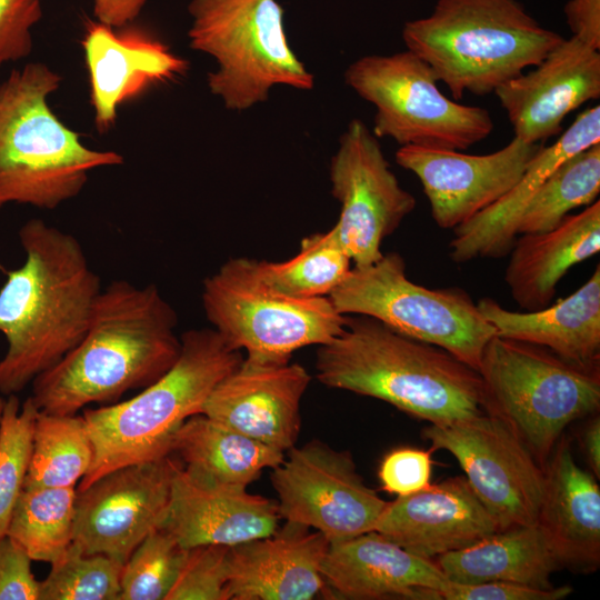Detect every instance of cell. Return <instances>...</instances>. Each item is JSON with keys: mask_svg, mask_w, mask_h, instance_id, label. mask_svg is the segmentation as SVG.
I'll return each mask as SVG.
<instances>
[{"mask_svg": "<svg viewBox=\"0 0 600 600\" xmlns=\"http://www.w3.org/2000/svg\"><path fill=\"white\" fill-rule=\"evenodd\" d=\"M331 193L341 211L333 226L353 267L382 256L383 240L416 208V198L390 169L378 138L360 119H352L330 162Z\"/></svg>", "mask_w": 600, "mask_h": 600, "instance_id": "5bb4252c", "label": "cell"}, {"mask_svg": "<svg viewBox=\"0 0 600 600\" xmlns=\"http://www.w3.org/2000/svg\"><path fill=\"white\" fill-rule=\"evenodd\" d=\"M94 123L111 128L118 108L152 86L177 79L188 62L146 30L90 22L82 40Z\"/></svg>", "mask_w": 600, "mask_h": 600, "instance_id": "d6986e66", "label": "cell"}, {"mask_svg": "<svg viewBox=\"0 0 600 600\" xmlns=\"http://www.w3.org/2000/svg\"><path fill=\"white\" fill-rule=\"evenodd\" d=\"M497 336L544 347L583 367L600 366V266L572 294L534 311H511L492 298L477 303Z\"/></svg>", "mask_w": 600, "mask_h": 600, "instance_id": "484cf974", "label": "cell"}, {"mask_svg": "<svg viewBox=\"0 0 600 600\" xmlns=\"http://www.w3.org/2000/svg\"><path fill=\"white\" fill-rule=\"evenodd\" d=\"M351 258L332 227L301 240L299 252L281 262L259 261L267 282L294 298L329 297L350 271Z\"/></svg>", "mask_w": 600, "mask_h": 600, "instance_id": "d6a6232c", "label": "cell"}, {"mask_svg": "<svg viewBox=\"0 0 600 600\" xmlns=\"http://www.w3.org/2000/svg\"><path fill=\"white\" fill-rule=\"evenodd\" d=\"M187 549L163 528L149 533L124 562L119 600H166Z\"/></svg>", "mask_w": 600, "mask_h": 600, "instance_id": "d590c367", "label": "cell"}, {"mask_svg": "<svg viewBox=\"0 0 600 600\" xmlns=\"http://www.w3.org/2000/svg\"><path fill=\"white\" fill-rule=\"evenodd\" d=\"M280 519L347 540L373 531L388 502L368 487L348 451L312 440L293 446L272 469Z\"/></svg>", "mask_w": 600, "mask_h": 600, "instance_id": "4fadbf2b", "label": "cell"}, {"mask_svg": "<svg viewBox=\"0 0 600 600\" xmlns=\"http://www.w3.org/2000/svg\"><path fill=\"white\" fill-rule=\"evenodd\" d=\"M316 376L329 388L386 401L431 424L484 412L477 370L368 316H347L343 330L319 346Z\"/></svg>", "mask_w": 600, "mask_h": 600, "instance_id": "3957f363", "label": "cell"}, {"mask_svg": "<svg viewBox=\"0 0 600 600\" xmlns=\"http://www.w3.org/2000/svg\"><path fill=\"white\" fill-rule=\"evenodd\" d=\"M483 409L501 419L542 468L567 426L600 407V366L537 344L492 337L478 368Z\"/></svg>", "mask_w": 600, "mask_h": 600, "instance_id": "52a82bcc", "label": "cell"}, {"mask_svg": "<svg viewBox=\"0 0 600 600\" xmlns=\"http://www.w3.org/2000/svg\"><path fill=\"white\" fill-rule=\"evenodd\" d=\"M92 460L93 446L82 416L39 410L23 487L77 488Z\"/></svg>", "mask_w": 600, "mask_h": 600, "instance_id": "f546056e", "label": "cell"}, {"mask_svg": "<svg viewBox=\"0 0 600 600\" xmlns=\"http://www.w3.org/2000/svg\"><path fill=\"white\" fill-rule=\"evenodd\" d=\"M328 539L286 522L272 534L230 547L228 600H311L327 594L321 564Z\"/></svg>", "mask_w": 600, "mask_h": 600, "instance_id": "603a6c76", "label": "cell"}, {"mask_svg": "<svg viewBox=\"0 0 600 600\" xmlns=\"http://www.w3.org/2000/svg\"><path fill=\"white\" fill-rule=\"evenodd\" d=\"M431 467L429 451L398 448L384 456L378 477L383 490L398 496H408L431 484Z\"/></svg>", "mask_w": 600, "mask_h": 600, "instance_id": "f35d334b", "label": "cell"}, {"mask_svg": "<svg viewBox=\"0 0 600 600\" xmlns=\"http://www.w3.org/2000/svg\"><path fill=\"white\" fill-rule=\"evenodd\" d=\"M3 404H4V399L0 396V417L2 413Z\"/></svg>", "mask_w": 600, "mask_h": 600, "instance_id": "f6af8a7d", "label": "cell"}, {"mask_svg": "<svg viewBox=\"0 0 600 600\" xmlns=\"http://www.w3.org/2000/svg\"><path fill=\"white\" fill-rule=\"evenodd\" d=\"M311 376L296 362L243 358L208 397L203 414L282 452L296 446Z\"/></svg>", "mask_w": 600, "mask_h": 600, "instance_id": "e0dca14e", "label": "cell"}, {"mask_svg": "<svg viewBox=\"0 0 600 600\" xmlns=\"http://www.w3.org/2000/svg\"><path fill=\"white\" fill-rule=\"evenodd\" d=\"M188 471L216 482L248 487L284 452L243 436L203 413L187 419L171 442Z\"/></svg>", "mask_w": 600, "mask_h": 600, "instance_id": "f1b7e54d", "label": "cell"}, {"mask_svg": "<svg viewBox=\"0 0 600 600\" xmlns=\"http://www.w3.org/2000/svg\"><path fill=\"white\" fill-rule=\"evenodd\" d=\"M600 250V201L568 214L554 229L517 236L504 281L524 311L551 304L557 286L573 266Z\"/></svg>", "mask_w": 600, "mask_h": 600, "instance_id": "4316f807", "label": "cell"}, {"mask_svg": "<svg viewBox=\"0 0 600 600\" xmlns=\"http://www.w3.org/2000/svg\"><path fill=\"white\" fill-rule=\"evenodd\" d=\"M179 463L170 456L117 468L77 490L73 541L124 564L167 517Z\"/></svg>", "mask_w": 600, "mask_h": 600, "instance_id": "9a60e30c", "label": "cell"}, {"mask_svg": "<svg viewBox=\"0 0 600 600\" xmlns=\"http://www.w3.org/2000/svg\"><path fill=\"white\" fill-rule=\"evenodd\" d=\"M279 520L277 501L250 493L246 487L194 474L179 464L161 528L186 549L233 547L272 534Z\"/></svg>", "mask_w": 600, "mask_h": 600, "instance_id": "44dd1931", "label": "cell"}, {"mask_svg": "<svg viewBox=\"0 0 600 600\" xmlns=\"http://www.w3.org/2000/svg\"><path fill=\"white\" fill-rule=\"evenodd\" d=\"M344 316L374 318L407 337L437 346L478 371L488 341L497 334L463 289H430L411 281L398 252L352 267L330 293Z\"/></svg>", "mask_w": 600, "mask_h": 600, "instance_id": "30bf717a", "label": "cell"}, {"mask_svg": "<svg viewBox=\"0 0 600 600\" xmlns=\"http://www.w3.org/2000/svg\"><path fill=\"white\" fill-rule=\"evenodd\" d=\"M41 17L40 0H0V67L31 53V30Z\"/></svg>", "mask_w": 600, "mask_h": 600, "instance_id": "74e56055", "label": "cell"}, {"mask_svg": "<svg viewBox=\"0 0 600 600\" xmlns=\"http://www.w3.org/2000/svg\"><path fill=\"white\" fill-rule=\"evenodd\" d=\"M373 531L433 560L478 542L498 527L468 480L453 477L388 502Z\"/></svg>", "mask_w": 600, "mask_h": 600, "instance_id": "7402d4cb", "label": "cell"}, {"mask_svg": "<svg viewBox=\"0 0 600 600\" xmlns=\"http://www.w3.org/2000/svg\"><path fill=\"white\" fill-rule=\"evenodd\" d=\"M178 316L158 287L113 280L101 289L82 340L31 383L36 407L77 414L112 404L163 376L181 349Z\"/></svg>", "mask_w": 600, "mask_h": 600, "instance_id": "6da1fadb", "label": "cell"}, {"mask_svg": "<svg viewBox=\"0 0 600 600\" xmlns=\"http://www.w3.org/2000/svg\"><path fill=\"white\" fill-rule=\"evenodd\" d=\"M38 411L31 397L22 403L17 394L4 399L0 417V538L7 534L11 513L23 489Z\"/></svg>", "mask_w": 600, "mask_h": 600, "instance_id": "e575fe53", "label": "cell"}, {"mask_svg": "<svg viewBox=\"0 0 600 600\" xmlns=\"http://www.w3.org/2000/svg\"><path fill=\"white\" fill-rule=\"evenodd\" d=\"M402 39L460 100L494 93L564 38L517 0H438L428 17L406 22Z\"/></svg>", "mask_w": 600, "mask_h": 600, "instance_id": "8992f818", "label": "cell"}, {"mask_svg": "<svg viewBox=\"0 0 600 600\" xmlns=\"http://www.w3.org/2000/svg\"><path fill=\"white\" fill-rule=\"evenodd\" d=\"M230 547L200 544L187 549L186 558L166 600H228Z\"/></svg>", "mask_w": 600, "mask_h": 600, "instance_id": "8d00e7d4", "label": "cell"}, {"mask_svg": "<svg viewBox=\"0 0 600 600\" xmlns=\"http://www.w3.org/2000/svg\"><path fill=\"white\" fill-rule=\"evenodd\" d=\"M148 0H93L97 21L113 28L131 24Z\"/></svg>", "mask_w": 600, "mask_h": 600, "instance_id": "7bdbcfd3", "label": "cell"}, {"mask_svg": "<svg viewBox=\"0 0 600 600\" xmlns=\"http://www.w3.org/2000/svg\"><path fill=\"white\" fill-rule=\"evenodd\" d=\"M422 436L450 452L498 530L537 524L544 470L513 431L488 412L449 424H430Z\"/></svg>", "mask_w": 600, "mask_h": 600, "instance_id": "7c38bea8", "label": "cell"}, {"mask_svg": "<svg viewBox=\"0 0 600 600\" xmlns=\"http://www.w3.org/2000/svg\"><path fill=\"white\" fill-rule=\"evenodd\" d=\"M188 12L189 46L214 59L207 84L228 110L267 101L274 86L313 88V74L288 43L278 0H191Z\"/></svg>", "mask_w": 600, "mask_h": 600, "instance_id": "ba28073f", "label": "cell"}, {"mask_svg": "<svg viewBox=\"0 0 600 600\" xmlns=\"http://www.w3.org/2000/svg\"><path fill=\"white\" fill-rule=\"evenodd\" d=\"M600 142V107L579 113L549 147H542L519 181L497 202L453 229L450 258L456 263L502 258L510 252L524 208L543 182L568 158Z\"/></svg>", "mask_w": 600, "mask_h": 600, "instance_id": "cb8c5ba5", "label": "cell"}, {"mask_svg": "<svg viewBox=\"0 0 600 600\" xmlns=\"http://www.w3.org/2000/svg\"><path fill=\"white\" fill-rule=\"evenodd\" d=\"M344 81L374 106L372 133L400 146L466 150L493 130L489 110L446 97L429 64L408 49L354 60Z\"/></svg>", "mask_w": 600, "mask_h": 600, "instance_id": "8fae6325", "label": "cell"}, {"mask_svg": "<svg viewBox=\"0 0 600 600\" xmlns=\"http://www.w3.org/2000/svg\"><path fill=\"white\" fill-rule=\"evenodd\" d=\"M208 321L247 358L288 362L294 351L324 344L344 328L329 297L294 298L277 291L259 261L231 258L204 279L201 292Z\"/></svg>", "mask_w": 600, "mask_h": 600, "instance_id": "9c48e42d", "label": "cell"}, {"mask_svg": "<svg viewBox=\"0 0 600 600\" xmlns=\"http://www.w3.org/2000/svg\"><path fill=\"white\" fill-rule=\"evenodd\" d=\"M40 581L39 600H119L123 563L102 553H84L74 543Z\"/></svg>", "mask_w": 600, "mask_h": 600, "instance_id": "836d02e7", "label": "cell"}, {"mask_svg": "<svg viewBox=\"0 0 600 600\" xmlns=\"http://www.w3.org/2000/svg\"><path fill=\"white\" fill-rule=\"evenodd\" d=\"M23 264L0 288V393L17 394L57 364L83 338L100 279L79 240L42 219L19 229Z\"/></svg>", "mask_w": 600, "mask_h": 600, "instance_id": "7a4b0ae2", "label": "cell"}, {"mask_svg": "<svg viewBox=\"0 0 600 600\" xmlns=\"http://www.w3.org/2000/svg\"><path fill=\"white\" fill-rule=\"evenodd\" d=\"M31 558L7 534L0 538V600H39Z\"/></svg>", "mask_w": 600, "mask_h": 600, "instance_id": "60d3db41", "label": "cell"}, {"mask_svg": "<svg viewBox=\"0 0 600 600\" xmlns=\"http://www.w3.org/2000/svg\"><path fill=\"white\" fill-rule=\"evenodd\" d=\"M321 573L333 599L439 600L450 582L436 561L377 531L329 543Z\"/></svg>", "mask_w": 600, "mask_h": 600, "instance_id": "ffe728a7", "label": "cell"}, {"mask_svg": "<svg viewBox=\"0 0 600 600\" xmlns=\"http://www.w3.org/2000/svg\"><path fill=\"white\" fill-rule=\"evenodd\" d=\"M77 488L23 487L7 536L32 561L52 563L73 541Z\"/></svg>", "mask_w": 600, "mask_h": 600, "instance_id": "4dcf8cb0", "label": "cell"}, {"mask_svg": "<svg viewBox=\"0 0 600 600\" xmlns=\"http://www.w3.org/2000/svg\"><path fill=\"white\" fill-rule=\"evenodd\" d=\"M600 193V142L564 160L531 198L517 233L554 229L570 211L596 202Z\"/></svg>", "mask_w": 600, "mask_h": 600, "instance_id": "1f68e13d", "label": "cell"}, {"mask_svg": "<svg viewBox=\"0 0 600 600\" xmlns=\"http://www.w3.org/2000/svg\"><path fill=\"white\" fill-rule=\"evenodd\" d=\"M436 563L454 583L503 581L549 589L561 569L538 524L498 530L478 542L437 557Z\"/></svg>", "mask_w": 600, "mask_h": 600, "instance_id": "83f0119b", "label": "cell"}, {"mask_svg": "<svg viewBox=\"0 0 600 600\" xmlns=\"http://www.w3.org/2000/svg\"><path fill=\"white\" fill-rule=\"evenodd\" d=\"M542 147L517 137L487 154L408 144L396 161L420 180L438 227L454 229L501 199Z\"/></svg>", "mask_w": 600, "mask_h": 600, "instance_id": "2e32d148", "label": "cell"}, {"mask_svg": "<svg viewBox=\"0 0 600 600\" xmlns=\"http://www.w3.org/2000/svg\"><path fill=\"white\" fill-rule=\"evenodd\" d=\"M581 446L587 461L597 478H600V418L592 417L581 433Z\"/></svg>", "mask_w": 600, "mask_h": 600, "instance_id": "ee69618b", "label": "cell"}, {"mask_svg": "<svg viewBox=\"0 0 600 600\" xmlns=\"http://www.w3.org/2000/svg\"><path fill=\"white\" fill-rule=\"evenodd\" d=\"M537 524L561 567L592 572L600 564V489L576 462L570 441L557 442L544 464Z\"/></svg>", "mask_w": 600, "mask_h": 600, "instance_id": "d4e9b609", "label": "cell"}, {"mask_svg": "<svg viewBox=\"0 0 600 600\" xmlns=\"http://www.w3.org/2000/svg\"><path fill=\"white\" fill-rule=\"evenodd\" d=\"M572 588L540 589L520 583L493 581L476 584L449 582L439 592V600H560L570 596Z\"/></svg>", "mask_w": 600, "mask_h": 600, "instance_id": "ab89813d", "label": "cell"}, {"mask_svg": "<svg viewBox=\"0 0 600 600\" xmlns=\"http://www.w3.org/2000/svg\"><path fill=\"white\" fill-rule=\"evenodd\" d=\"M180 340L173 366L137 396L83 409L93 460L77 490L117 468L170 456L178 429L202 412L213 389L243 360L213 328L188 330Z\"/></svg>", "mask_w": 600, "mask_h": 600, "instance_id": "277c9868", "label": "cell"}, {"mask_svg": "<svg viewBox=\"0 0 600 600\" xmlns=\"http://www.w3.org/2000/svg\"><path fill=\"white\" fill-rule=\"evenodd\" d=\"M494 94L514 137L543 143L561 132L564 118L600 97L599 49L571 36L529 72L500 86Z\"/></svg>", "mask_w": 600, "mask_h": 600, "instance_id": "ac0fdd59", "label": "cell"}, {"mask_svg": "<svg viewBox=\"0 0 600 600\" xmlns=\"http://www.w3.org/2000/svg\"><path fill=\"white\" fill-rule=\"evenodd\" d=\"M61 77L41 62L0 82V209L28 204L52 210L77 197L89 173L122 164L120 153L83 144L49 107Z\"/></svg>", "mask_w": 600, "mask_h": 600, "instance_id": "5b68a950", "label": "cell"}, {"mask_svg": "<svg viewBox=\"0 0 600 600\" xmlns=\"http://www.w3.org/2000/svg\"><path fill=\"white\" fill-rule=\"evenodd\" d=\"M564 14L572 36L600 49V0H570Z\"/></svg>", "mask_w": 600, "mask_h": 600, "instance_id": "b9f144b4", "label": "cell"}]
</instances>
